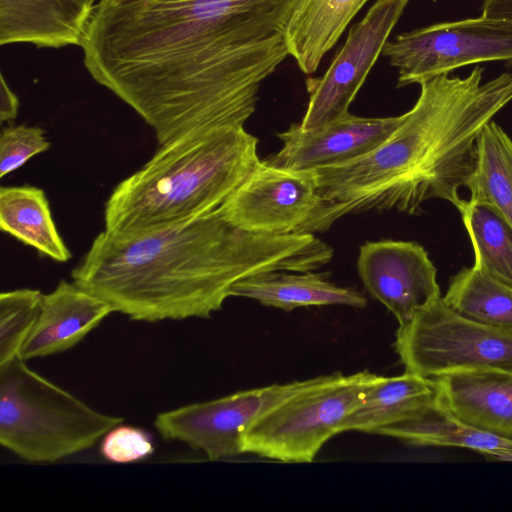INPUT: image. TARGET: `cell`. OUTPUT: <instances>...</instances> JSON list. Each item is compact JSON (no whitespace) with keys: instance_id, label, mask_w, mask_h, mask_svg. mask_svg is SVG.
I'll list each match as a JSON object with an SVG mask.
<instances>
[{"instance_id":"3957f363","label":"cell","mask_w":512,"mask_h":512,"mask_svg":"<svg viewBox=\"0 0 512 512\" xmlns=\"http://www.w3.org/2000/svg\"><path fill=\"white\" fill-rule=\"evenodd\" d=\"M483 72L476 66L464 78L441 74L422 82L416 103L381 144L351 161L311 169L322 206L304 233L368 210L419 214L430 199L458 209L479 134L512 101V72L482 82Z\"/></svg>"},{"instance_id":"8992f818","label":"cell","mask_w":512,"mask_h":512,"mask_svg":"<svg viewBox=\"0 0 512 512\" xmlns=\"http://www.w3.org/2000/svg\"><path fill=\"white\" fill-rule=\"evenodd\" d=\"M380 375L368 370L314 377L262 414L246 431L242 452L281 462H312Z\"/></svg>"},{"instance_id":"83f0119b","label":"cell","mask_w":512,"mask_h":512,"mask_svg":"<svg viewBox=\"0 0 512 512\" xmlns=\"http://www.w3.org/2000/svg\"><path fill=\"white\" fill-rule=\"evenodd\" d=\"M0 83V121L4 123L12 121L17 117L19 100L8 86L3 74H1Z\"/></svg>"},{"instance_id":"7c38bea8","label":"cell","mask_w":512,"mask_h":512,"mask_svg":"<svg viewBox=\"0 0 512 512\" xmlns=\"http://www.w3.org/2000/svg\"><path fill=\"white\" fill-rule=\"evenodd\" d=\"M357 269L366 290L394 315L399 327L442 296L436 267L416 242H367L360 247Z\"/></svg>"},{"instance_id":"2e32d148","label":"cell","mask_w":512,"mask_h":512,"mask_svg":"<svg viewBox=\"0 0 512 512\" xmlns=\"http://www.w3.org/2000/svg\"><path fill=\"white\" fill-rule=\"evenodd\" d=\"M96 0H0V44L81 45Z\"/></svg>"},{"instance_id":"44dd1931","label":"cell","mask_w":512,"mask_h":512,"mask_svg":"<svg viewBox=\"0 0 512 512\" xmlns=\"http://www.w3.org/2000/svg\"><path fill=\"white\" fill-rule=\"evenodd\" d=\"M376 434L397 438L415 446L459 447L479 453L512 450V440L478 430L457 419L438 399L401 422Z\"/></svg>"},{"instance_id":"484cf974","label":"cell","mask_w":512,"mask_h":512,"mask_svg":"<svg viewBox=\"0 0 512 512\" xmlns=\"http://www.w3.org/2000/svg\"><path fill=\"white\" fill-rule=\"evenodd\" d=\"M49 147L45 131L38 126L20 124L4 128L0 135V177L14 172Z\"/></svg>"},{"instance_id":"5bb4252c","label":"cell","mask_w":512,"mask_h":512,"mask_svg":"<svg viewBox=\"0 0 512 512\" xmlns=\"http://www.w3.org/2000/svg\"><path fill=\"white\" fill-rule=\"evenodd\" d=\"M113 308L76 283L60 280L43 295L38 319L20 357L30 360L67 351L95 329Z\"/></svg>"},{"instance_id":"9c48e42d","label":"cell","mask_w":512,"mask_h":512,"mask_svg":"<svg viewBox=\"0 0 512 512\" xmlns=\"http://www.w3.org/2000/svg\"><path fill=\"white\" fill-rule=\"evenodd\" d=\"M313 379L272 384L185 405L158 414L154 426L165 440L183 442L209 460L235 457L243 454V437L249 427Z\"/></svg>"},{"instance_id":"4316f807","label":"cell","mask_w":512,"mask_h":512,"mask_svg":"<svg viewBox=\"0 0 512 512\" xmlns=\"http://www.w3.org/2000/svg\"><path fill=\"white\" fill-rule=\"evenodd\" d=\"M100 452L110 462L127 464L149 457L154 445L146 431L121 423L103 436Z\"/></svg>"},{"instance_id":"ac0fdd59","label":"cell","mask_w":512,"mask_h":512,"mask_svg":"<svg viewBox=\"0 0 512 512\" xmlns=\"http://www.w3.org/2000/svg\"><path fill=\"white\" fill-rule=\"evenodd\" d=\"M368 0H299L283 36L298 67L314 73Z\"/></svg>"},{"instance_id":"5b68a950","label":"cell","mask_w":512,"mask_h":512,"mask_svg":"<svg viewBox=\"0 0 512 512\" xmlns=\"http://www.w3.org/2000/svg\"><path fill=\"white\" fill-rule=\"evenodd\" d=\"M123 421L91 408L20 356L0 365V443L25 461L54 463L90 449Z\"/></svg>"},{"instance_id":"277c9868","label":"cell","mask_w":512,"mask_h":512,"mask_svg":"<svg viewBox=\"0 0 512 512\" xmlns=\"http://www.w3.org/2000/svg\"><path fill=\"white\" fill-rule=\"evenodd\" d=\"M257 145L244 126L215 128L160 145L114 187L104 206V231L129 238L219 209L260 160Z\"/></svg>"},{"instance_id":"8fae6325","label":"cell","mask_w":512,"mask_h":512,"mask_svg":"<svg viewBox=\"0 0 512 512\" xmlns=\"http://www.w3.org/2000/svg\"><path fill=\"white\" fill-rule=\"evenodd\" d=\"M410 0H377L354 25L327 71L306 82L309 101L299 126L311 130L347 113Z\"/></svg>"},{"instance_id":"6da1fadb","label":"cell","mask_w":512,"mask_h":512,"mask_svg":"<svg viewBox=\"0 0 512 512\" xmlns=\"http://www.w3.org/2000/svg\"><path fill=\"white\" fill-rule=\"evenodd\" d=\"M299 0H98L80 47L91 77L160 145L244 126L261 83L289 55Z\"/></svg>"},{"instance_id":"603a6c76","label":"cell","mask_w":512,"mask_h":512,"mask_svg":"<svg viewBox=\"0 0 512 512\" xmlns=\"http://www.w3.org/2000/svg\"><path fill=\"white\" fill-rule=\"evenodd\" d=\"M442 298L466 318L512 332V288L474 265L463 267L450 279Z\"/></svg>"},{"instance_id":"30bf717a","label":"cell","mask_w":512,"mask_h":512,"mask_svg":"<svg viewBox=\"0 0 512 512\" xmlns=\"http://www.w3.org/2000/svg\"><path fill=\"white\" fill-rule=\"evenodd\" d=\"M322 206L312 170L259 160L218 209L232 225L262 234L304 233Z\"/></svg>"},{"instance_id":"9a60e30c","label":"cell","mask_w":512,"mask_h":512,"mask_svg":"<svg viewBox=\"0 0 512 512\" xmlns=\"http://www.w3.org/2000/svg\"><path fill=\"white\" fill-rule=\"evenodd\" d=\"M437 399L463 423L512 440V373L469 370L433 378Z\"/></svg>"},{"instance_id":"4fadbf2b","label":"cell","mask_w":512,"mask_h":512,"mask_svg":"<svg viewBox=\"0 0 512 512\" xmlns=\"http://www.w3.org/2000/svg\"><path fill=\"white\" fill-rule=\"evenodd\" d=\"M400 116L366 118L347 113L323 126L302 130L292 124L277 134L281 149L264 159L283 168L311 170L356 159L381 144L397 127Z\"/></svg>"},{"instance_id":"52a82bcc","label":"cell","mask_w":512,"mask_h":512,"mask_svg":"<svg viewBox=\"0 0 512 512\" xmlns=\"http://www.w3.org/2000/svg\"><path fill=\"white\" fill-rule=\"evenodd\" d=\"M395 349L405 371L427 378L469 370L512 373V332L458 314L442 296L398 328Z\"/></svg>"},{"instance_id":"ba28073f","label":"cell","mask_w":512,"mask_h":512,"mask_svg":"<svg viewBox=\"0 0 512 512\" xmlns=\"http://www.w3.org/2000/svg\"><path fill=\"white\" fill-rule=\"evenodd\" d=\"M398 68L397 87L488 61L512 64V22L485 18L436 23L398 35L382 51Z\"/></svg>"},{"instance_id":"f1b7e54d","label":"cell","mask_w":512,"mask_h":512,"mask_svg":"<svg viewBox=\"0 0 512 512\" xmlns=\"http://www.w3.org/2000/svg\"><path fill=\"white\" fill-rule=\"evenodd\" d=\"M481 16L512 22V0H484Z\"/></svg>"},{"instance_id":"d4e9b609","label":"cell","mask_w":512,"mask_h":512,"mask_svg":"<svg viewBox=\"0 0 512 512\" xmlns=\"http://www.w3.org/2000/svg\"><path fill=\"white\" fill-rule=\"evenodd\" d=\"M40 290L20 288L0 294V365L20 356L41 310Z\"/></svg>"},{"instance_id":"7a4b0ae2","label":"cell","mask_w":512,"mask_h":512,"mask_svg":"<svg viewBox=\"0 0 512 512\" xmlns=\"http://www.w3.org/2000/svg\"><path fill=\"white\" fill-rule=\"evenodd\" d=\"M332 256L312 233L244 231L217 209L129 238L102 231L71 277L132 320L209 318L238 281L270 271H314Z\"/></svg>"},{"instance_id":"ffe728a7","label":"cell","mask_w":512,"mask_h":512,"mask_svg":"<svg viewBox=\"0 0 512 512\" xmlns=\"http://www.w3.org/2000/svg\"><path fill=\"white\" fill-rule=\"evenodd\" d=\"M0 228L56 262L71 258L52 217L47 196L39 187L0 188Z\"/></svg>"},{"instance_id":"cb8c5ba5","label":"cell","mask_w":512,"mask_h":512,"mask_svg":"<svg viewBox=\"0 0 512 512\" xmlns=\"http://www.w3.org/2000/svg\"><path fill=\"white\" fill-rule=\"evenodd\" d=\"M458 211L474 250V266L512 288V226L490 208L468 199H463Z\"/></svg>"},{"instance_id":"7402d4cb","label":"cell","mask_w":512,"mask_h":512,"mask_svg":"<svg viewBox=\"0 0 512 512\" xmlns=\"http://www.w3.org/2000/svg\"><path fill=\"white\" fill-rule=\"evenodd\" d=\"M465 187L470 202L490 208L512 226V139L493 120L477 138L475 165Z\"/></svg>"},{"instance_id":"d6986e66","label":"cell","mask_w":512,"mask_h":512,"mask_svg":"<svg viewBox=\"0 0 512 512\" xmlns=\"http://www.w3.org/2000/svg\"><path fill=\"white\" fill-rule=\"evenodd\" d=\"M437 385L427 378L405 371L398 376H382L368 389L359 406L344 419L339 433L379 429L413 416L437 400Z\"/></svg>"},{"instance_id":"f546056e","label":"cell","mask_w":512,"mask_h":512,"mask_svg":"<svg viewBox=\"0 0 512 512\" xmlns=\"http://www.w3.org/2000/svg\"><path fill=\"white\" fill-rule=\"evenodd\" d=\"M482 455L491 461H510L512 462V450H500L495 452H486Z\"/></svg>"},{"instance_id":"e0dca14e","label":"cell","mask_w":512,"mask_h":512,"mask_svg":"<svg viewBox=\"0 0 512 512\" xmlns=\"http://www.w3.org/2000/svg\"><path fill=\"white\" fill-rule=\"evenodd\" d=\"M231 296L254 299L284 311L327 305L364 308L367 304L359 291L337 286L312 271H270L249 276L234 284Z\"/></svg>"}]
</instances>
